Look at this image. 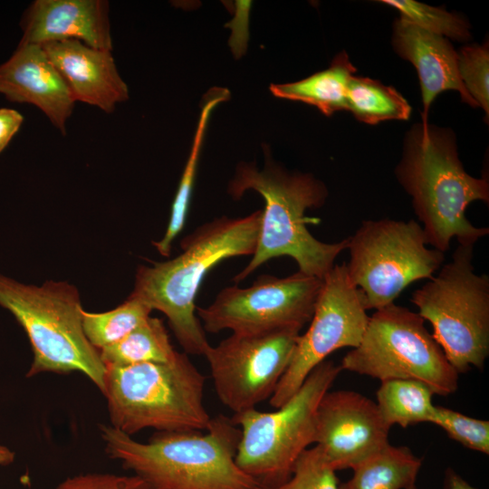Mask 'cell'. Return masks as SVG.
<instances>
[{"label":"cell","instance_id":"obj_1","mask_svg":"<svg viewBox=\"0 0 489 489\" xmlns=\"http://www.w3.org/2000/svg\"><path fill=\"white\" fill-rule=\"evenodd\" d=\"M261 218L262 209L239 218H216L184 237L177 256L137 268L129 296L166 315L187 355L205 356L210 346L196 314V297L205 276L225 259L254 254Z\"/></svg>","mask_w":489,"mask_h":489},{"label":"cell","instance_id":"obj_2","mask_svg":"<svg viewBox=\"0 0 489 489\" xmlns=\"http://www.w3.org/2000/svg\"><path fill=\"white\" fill-rule=\"evenodd\" d=\"M202 431L157 432L141 443L111 426H100L109 457L121 462L150 489H256L235 463L241 430L225 415Z\"/></svg>","mask_w":489,"mask_h":489},{"label":"cell","instance_id":"obj_3","mask_svg":"<svg viewBox=\"0 0 489 489\" xmlns=\"http://www.w3.org/2000/svg\"><path fill=\"white\" fill-rule=\"evenodd\" d=\"M395 173L411 197L427 244L445 253L454 238L461 245L474 246L489 234L488 227L474 225L465 216L472 202L488 204V179L465 170L449 130L427 120L415 125L407 135Z\"/></svg>","mask_w":489,"mask_h":489},{"label":"cell","instance_id":"obj_4","mask_svg":"<svg viewBox=\"0 0 489 489\" xmlns=\"http://www.w3.org/2000/svg\"><path fill=\"white\" fill-rule=\"evenodd\" d=\"M250 189L259 193L265 205L255 251L233 281L242 282L263 264L279 256L292 258L299 272L322 279L348 245V238L321 242L306 226L311 221L306 211L325 203V185L311 174L288 172L267 156L261 170L254 164H239L228 186L234 199H240Z\"/></svg>","mask_w":489,"mask_h":489},{"label":"cell","instance_id":"obj_5","mask_svg":"<svg viewBox=\"0 0 489 489\" xmlns=\"http://www.w3.org/2000/svg\"><path fill=\"white\" fill-rule=\"evenodd\" d=\"M102 394L110 426L132 436L158 432L203 431L210 423L204 403L205 376L185 352L169 362L105 366Z\"/></svg>","mask_w":489,"mask_h":489},{"label":"cell","instance_id":"obj_6","mask_svg":"<svg viewBox=\"0 0 489 489\" xmlns=\"http://www.w3.org/2000/svg\"><path fill=\"white\" fill-rule=\"evenodd\" d=\"M0 306L29 339L33 361L26 377L43 372L83 373L102 392L105 365L82 329L77 288L67 282L24 284L0 274Z\"/></svg>","mask_w":489,"mask_h":489},{"label":"cell","instance_id":"obj_7","mask_svg":"<svg viewBox=\"0 0 489 489\" xmlns=\"http://www.w3.org/2000/svg\"><path fill=\"white\" fill-rule=\"evenodd\" d=\"M473 259L474 246L458 244L451 261L411 295L458 374L482 370L489 356V276L475 273Z\"/></svg>","mask_w":489,"mask_h":489},{"label":"cell","instance_id":"obj_8","mask_svg":"<svg viewBox=\"0 0 489 489\" xmlns=\"http://www.w3.org/2000/svg\"><path fill=\"white\" fill-rule=\"evenodd\" d=\"M340 371V366L324 360L277 410L235 413L231 419L241 430L235 455L239 468L260 485L288 480L298 458L314 443L318 405Z\"/></svg>","mask_w":489,"mask_h":489},{"label":"cell","instance_id":"obj_9","mask_svg":"<svg viewBox=\"0 0 489 489\" xmlns=\"http://www.w3.org/2000/svg\"><path fill=\"white\" fill-rule=\"evenodd\" d=\"M341 370L387 379H416L440 396L458 388V373L425 327L424 319L394 302L369 316L360 344L341 360Z\"/></svg>","mask_w":489,"mask_h":489},{"label":"cell","instance_id":"obj_10","mask_svg":"<svg viewBox=\"0 0 489 489\" xmlns=\"http://www.w3.org/2000/svg\"><path fill=\"white\" fill-rule=\"evenodd\" d=\"M347 249V271L363 293L367 311L393 303L412 283L432 278L445 260V253L427 247L415 220L362 221L348 237Z\"/></svg>","mask_w":489,"mask_h":489},{"label":"cell","instance_id":"obj_11","mask_svg":"<svg viewBox=\"0 0 489 489\" xmlns=\"http://www.w3.org/2000/svg\"><path fill=\"white\" fill-rule=\"evenodd\" d=\"M322 279L301 272L279 278L261 275L245 288L222 289L207 307H197L205 331L255 333L282 329L301 331L309 323Z\"/></svg>","mask_w":489,"mask_h":489},{"label":"cell","instance_id":"obj_12","mask_svg":"<svg viewBox=\"0 0 489 489\" xmlns=\"http://www.w3.org/2000/svg\"><path fill=\"white\" fill-rule=\"evenodd\" d=\"M369 320L363 293L350 280L346 263L334 264L322 278L310 326L298 338L292 360L270 398L271 406L278 408L287 402L330 354L356 348Z\"/></svg>","mask_w":489,"mask_h":489},{"label":"cell","instance_id":"obj_13","mask_svg":"<svg viewBox=\"0 0 489 489\" xmlns=\"http://www.w3.org/2000/svg\"><path fill=\"white\" fill-rule=\"evenodd\" d=\"M300 336L295 329L232 334L206 357L215 391L234 414L270 398L286 371Z\"/></svg>","mask_w":489,"mask_h":489},{"label":"cell","instance_id":"obj_14","mask_svg":"<svg viewBox=\"0 0 489 489\" xmlns=\"http://www.w3.org/2000/svg\"><path fill=\"white\" fill-rule=\"evenodd\" d=\"M389 429L372 399L328 390L316 410L314 443L334 471L344 470L385 447Z\"/></svg>","mask_w":489,"mask_h":489},{"label":"cell","instance_id":"obj_15","mask_svg":"<svg viewBox=\"0 0 489 489\" xmlns=\"http://www.w3.org/2000/svg\"><path fill=\"white\" fill-rule=\"evenodd\" d=\"M0 93L10 101L36 106L62 134L66 133L75 101L42 45L19 43L0 65Z\"/></svg>","mask_w":489,"mask_h":489},{"label":"cell","instance_id":"obj_16","mask_svg":"<svg viewBox=\"0 0 489 489\" xmlns=\"http://www.w3.org/2000/svg\"><path fill=\"white\" fill-rule=\"evenodd\" d=\"M42 46L75 102L111 113L118 103L129 99L128 85L118 72L111 51L92 48L74 39Z\"/></svg>","mask_w":489,"mask_h":489},{"label":"cell","instance_id":"obj_17","mask_svg":"<svg viewBox=\"0 0 489 489\" xmlns=\"http://www.w3.org/2000/svg\"><path fill=\"white\" fill-rule=\"evenodd\" d=\"M21 43L44 44L74 39L112 51L109 2L105 0H35L22 19Z\"/></svg>","mask_w":489,"mask_h":489},{"label":"cell","instance_id":"obj_18","mask_svg":"<svg viewBox=\"0 0 489 489\" xmlns=\"http://www.w3.org/2000/svg\"><path fill=\"white\" fill-rule=\"evenodd\" d=\"M392 44L398 54L417 69L424 105L423 121L427 120L432 101L448 90L457 91L465 102L479 107L460 78L457 53L446 38L400 17L394 24Z\"/></svg>","mask_w":489,"mask_h":489},{"label":"cell","instance_id":"obj_19","mask_svg":"<svg viewBox=\"0 0 489 489\" xmlns=\"http://www.w3.org/2000/svg\"><path fill=\"white\" fill-rule=\"evenodd\" d=\"M355 72L348 54L342 52L328 69L299 82L272 84L270 91L277 98L307 103L330 116L347 110L348 85Z\"/></svg>","mask_w":489,"mask_h":489},{"label":"cell","instance_id":"obj_20","mask_svg":"<svg viewBox=\"0 0 489 489\" xmlns=\"http://www.w3.org/2000/svg\"><path fill=\"white\" fill-rule=\"evenodd\" d=\"M422 458L408 446L389 443L355 465L350 479L340 489H416Z\"/></svg>","mask_w":489,"mask_h":489},{"label":"cell","instance_id":"obj_21","mask_svg":"<svg viewBox=\"0 0 489 489\" xmlns=\"http://www.w3.org/2000/svg\"><path fill=\"white\" fill-rule=\"evenodd\" d=\"M229 98V91L218 87L210 89L204 97L192 148L171 206L165 235L160 240L152 242L157 251L165 257L169 256L172 244L182 232L187 221L199 154L211 113L219 103L228 101Z\"/></svg>","mask_w":489,"mask_h":489},{"label":"cell","instance_id":"obj_22","mask_svg":"<svg viewBox=\"0 0 489 489\" xmlns=\"http://www.w3.org/2000/svg\"><path fill=\"white\" fill-rule=\"evenodd\" d=\"M433 395V390L419 380L387 379L381 381L376 392V404L389 427L399 425L407 428L419 423H432L436 409Z\"/></svg>","mask_w":489,"mask_h":489},{"label":"cell","instance_id":"obj_23","mask_svg":"<svg viewBox=\"0 0 489 489\" xmlns=\"http://www.w3.org/2000/svg\"><path fill=\"white\" fill-rule=\"evenodd\" d=\"M105 366L165 363L178 351L172 346L162 320L149 317L121 340L99 350Z\"/></svg>","mask_w":489,"mask_h":489},{"label":"cell","instance_id":"obj_24","mask_svg":"<svg viewBox=\"0 0 489 489\" xmlns=\"http://www.w3.org/2000/svg\"><path fill=\"white\" fill-rule=\"evenodd\" d=\"M347 110L357 120L376 124L389 120H408L411 107L393 87L377 80L353 75L347 90Z\"/></svg>","mask_w":489,"mask_h":489},{"label":"cell","instance_id":"obj_25","mask_svg":"<svg viewBox=\"0 0 489 489\" xmlns=\"http://www.w3.org/2000/svg\"><path fill=\"white\" fill-rule=\"evenodd\" d=\"M152 310L140 300L129 296L118 307L105 312L82 311V329L98 350L112 345L144 322Z\"/></svg>","mask_w":489,"mask_h":489},{"label":"cell","instance_id":"obj_26","mask_svg":"<svg viewBox=\"0 0 489 489\" xmlns=\"http://www.w3.org/2000/svg\"><path fill=\"white\" fill-rule=\"evenodd\" d=\"M396 8L400 17L429 33L457 41L470 38L469 25L460 16L415 0H382Z\"/></svg>","mask_w":489,"mask_h":489},{"label":"cell","instance_id":"obj_27","mask_svg":"<svg viewBox=\"0 0 489 489\" xmlns=\"http://www.w3.org/2000/svg\"><path fill=\"white\" fill-rule=\"evenodd\" d=\"M256 489H340V484L336 471L315 446L301 455L288 480L273 486L259 484Z\"/></svg>","mask_w":489,"mask_h":489},{"label":"cell","instance_id":"obj_28","mask_svg":"<svg viewBox=\"0 0 489 489\" xmlns=\"http://www.w3.org/2000/svg\"><path fill=\"white\" fill-rule=\"evenodd\" d=\"M451 439L465 447L489 455V421L465 416L458 411L436 406L432 420Z\"/></svg>","mask_w":489,"mask_h":489},{"label":"cell","instance_id":"obj_29","mask_svg":"<svg viewBox=\"0 0 489 489\" xmlns=\"http://www.w3.org/2000/svg\"><path fill=\"white\" fill-rule=\"evenodd\" d=\"M458 55L460 78L473 99L489 114V49L488 43L463 47Z\"/></svg>","mask_w":489,"mask_h":489},{"label":"cell","instance_id":"obj_30","mask_svg":"<svg viewBox=\"0 0 489 489\" xmlns=\"http://www.w3.org/2000/svg\"><path fill=\"white\" fill-rule=\"evenodd\" d=\"M54 489H150L139 476L88 473L71 476Z\"/></svg>","mask_w":489,"mask_h":489},{"label":"cell","instance_id":"obj_31","mask_svg":"<svg viewBox=\"0 0 489 489\" xmlns=\"http://www.w3.org/2000/svg\"><path fill=\"white\" fill-rule=\"evenodd\" d=\"M23 115L13 109H0V153L6 148L23 124Z\"/></svg>","mask_w":489,"mask_h":489},{"label":"cell","instance_id":"obj_32","mask_svg":"<svg viewBox=\"0 0 489 489\" xmlns=\"http://www.w3.org/2000/svg\"><path fill=\"white\" fill-rule=\"evenodd\" d=\"M446 478L448 489H477L451 469L446 472Z\"/></svg>","mask_w":489,"mask_h":489},{"label":"cell","instance_id":"obj_33","mask_svg":"<svg viewBox=\"0 0 489 489\" xmlns=\"http://www.w3.org/2000/svg\"><path fill=\"white\" fill-rule=\"evenodd\" d=\"M14 453L8 447L0 445V465H8L14 460Z\"/></svg>","mask_w":489,"mask_h":489}]
</instances>
